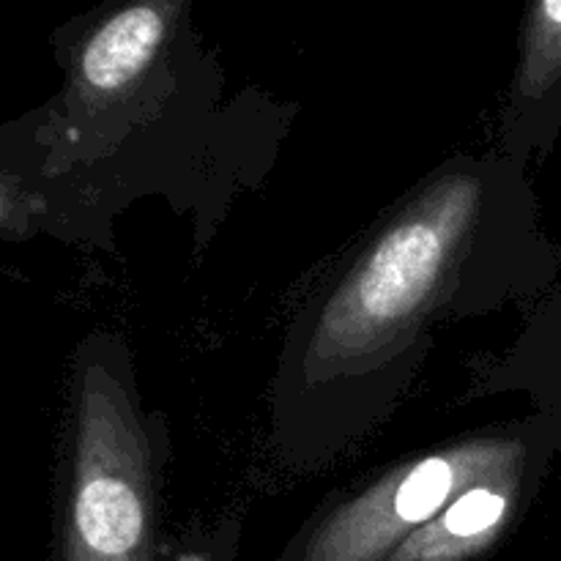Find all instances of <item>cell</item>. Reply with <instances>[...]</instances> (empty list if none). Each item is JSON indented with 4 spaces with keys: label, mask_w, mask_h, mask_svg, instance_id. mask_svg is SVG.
I'll list each match as a JSON object with an SVG mask.
<instances>
[{
    "label": "cell",
    "mask_w": 561,
    "mask_h": 561,
    "mask_svg": "<svg viewBox=\"0 0 561 561\" xmlns=\"http://www.w3.org/2000/svg\"><path fill=\"white\" fill-rule=\"evenodd\" d=\"M561 131V0L529 5L520 25V58L499 121L496 151L529 164L553 151Z\"/></svg>",
    "instance_id": "obj_5"
},
{
    "label": "cell",
    "mask_w": 561,
    "mask_h": 561,
    "mask_svg": "<svg viewBox=\"0 0 561 561\" xmlns=\"http://www.w3.org/2000/svg\"><path fill=\"white\" fill-rule=\"evenodd\" d=\"M557 458L551 431L460 491L431 524L416 529L387 561H471L496 546L529 513Z\"/></svg>",
    "instance_id": "obj_4"
},
{
    "label": "cell",
    "mask_w": 561,
    "mask_h": 561,
    "mask_svg": "<svg viewBox=\"0 0 561 561\" xmlns=\"http://www.w3.org/2000/svg\"><path fill=\"white\" fill-rule=\"evenodd\" d=\"M170 438L140 403L129 345L93 332L71 365L58 561H159Z\"/></svg>",
    "instance_id": "obj_2"
},
{
    "label": "cell",
    "mask_w": 561,
    "mask_h": 561,
    "mask_svg": "<svg viewBox=\"0 0 561 561\" xmlns=\"http://www.w3.org/2000/svg\"><path fill=\"white\" fill-rule=\"evenodd\" d=\"M542 416L493 425L389 466L327 499L277 561H387L460 491L546 436Z\"/></svg>",
    "instance_id": "obj_3"
},
{
    "label": "cell",
    "mask_w": 561,
    "mask_h": 561,
    "mask_svg": "<svg viewBox=\"0 0 561 561\" xmlns=\"http://www.w3.org/2000/svg\"><path fill=\"white\" fill-rule=\"evenodd\" d=\"M559 268L526 164L499 151L438 164L290 321L272 389L279 460L334 463L392 414L438 329L542 299Z\"/></svg>",
    "instance_id": "obj_1"
},
{
    "label": "cell",
    "mask_w": 561,
    "mask_h": 561,
    "mask_svg": "<svg viewBox=\"0 0 561 561\" xmlns=\"http://www.w3.org/2000/svg\"><path fill=\"white\" fill-rule=\"evenodd\" d=\"M480 392H524L561 458V288L535 301L518 340L499 359H485Z\"/></svg>",
    "instance_id": "obj_6"
}]
</instances>
